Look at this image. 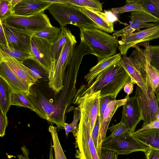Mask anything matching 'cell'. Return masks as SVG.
<instances>
[{"mask_svg":"<svg viewBox=\"0 0 159 159\" xmlns=\"http://www.w3.org/2000/svg\"><path fill=\"white\" fill-rule=\"evenodd\" d=\"M82 39L96 56L98 61L116 54L118 38L98 29L79 28Z\"/></svg>","mask_w":159,"mask_h":159,"instance_id":"3","label":"cell"},{"mask_svg":"<svg viewBox=\"0 0 159 159\" xmlns=\"http://www.w3.org/2000/svg\"><path fill=\"white\" fill-rule=\"evenodd\" d=\"M8 46L31 54V39L34 32L16 28L2 23Z\"/></svg>","mask_w":159,"mask_h":159,"instance_id":"12","label":"cell"},{"mask_svg":"<svg viewBox=\"0 0 159 159\" xmlns=\"http://www.w3.org/2000/svg\"><path fill=\"white\" fill-rule=\"evenodd\" d=\"M77 41L71 33L63 46L51 75L48 77V84L56 94L62 89L66 69L72 57Z\"/></svg>","mask_w":159,"mask_h":159,"instance_id":"6","label":"cell"},{"mask_svg":"<svg viewBox=\"0 0 159 159\" xmlns=\"http://www.w3.org/2000/svg\"><path fill=\"white\" fill-rule=\"evenodd\" d=\"M53 3L43 0H20L14 7L13 15L23 16L43 12Z\"/></svg>","mask_w":159,"mask_h":159,"instance_id":"16","label":"cell"},{"mask_svg":"<svg viewBox=\"0 0 159 159\" xmlns=\"http://www.w3.org/2000/svg\"><path fill=\"white\" fill-rule=\"evenodd\" d=\"M81 116V111L78 107L74 111L73 119L72 122L70 124L65 123L64 124V129H65L66 135L67 137L69 132H72L74 137L75 136L77 130V125L80 120Z\"/></svg>","mask_w":159,"mask_h":159,"instance_id":"35","label":"cell"},{"mask_svg":"<svg viewBox=\"0 0 159 159\" xmlns=\"http://www.w3.org/2000/svg\"><path fill=\"white\" fill-rule=\"evenodd\" d=\"M0 77L9 86L12 92L21 93L28 96L30 88L13 72L4 61L0 60Z\"/></svg>","mask_w":159,"mask_h":159,"instance_id":"17","label":"cell"},{"mask_svg":"<svg viewBox=\"0 0 159 159\" xmlns=\"http://www.w3.org/2000/svg\"><path fill=\"white\" fill-rule=\"evenodd\" d=\"M93 53L84 41L80 39L79 44L75 46L73 54L66 69L63 81V87L60 96L54 104L60 121L64 125L67 109L72 103L76 95V84L78 72L83 58L86 54Z\"/></svg>","mask_w":159,"mask_h":159,"instance_id":"1","label":"cell"},{"mask_svg":"<svg viewBox=\"0 0 159 159\" xmlns=\"http://www.w3.org/2000/svg\"><path fill=\"white\" fill-rule=\"evenodd\" d=\"M150 64L159 72V45L149 46Z\"/></svg>","mask_w":159,"mask_h":159,"instance_id":"38","label":"cell"},{"mask_svg":"<svg viewBox=\"0 0 159 159\" xmlns=\"http://www.w3.org/2000/svg\"><path fill=\"white\" fill-rule=\"evenodd\" d=\"M11 0L0 1V20L2 22L13 14Z\"/></svg>","mask_w":159,"mask_h":159,"instance_id":"37","label":"cell"},{"mask_svg":"<svg viewBox=\"0 0 159 159\" xmlns=\"http://www.w3.org/2000/svg\"><path fill=\"white\" fill-rule=\"evenodd\" d=\"M120 62L130 76L131 83L136 84L143 89H146V82L133 58L130 57L122 56Z\"/></svg>","mask_w":159,"mask_h":159,"instance_id":"20","label":"cell"},{"mask_svg":"<svg viewBox=\"0 0 159 159\" xmlns=\"http://www.w3.org/2000/svg\"><path fill=\"white\" fill-rule=\"evenodd\" d=\"M146 159H159V150L150 148L144 152Z\"/></svg>","mask_w":159,"mask_h":159,"instance_id":"42","label":"cell"},{"mask_svg":"<svg viewBox=\"0 0 159 159\" xmlns=\"http://www.w3.org/2000/svg\"><path fill=\"white\" fill-rule=\"evenodd\" d=\"M53 146L52 145V143L51 140V143L50 146V152H49V159H54L53 156Z\"/></svg>","mask_w":159,"mask_h":159,"instance_id":"48","label":"cell"},{"mask_svg":"<svg viewBox=\"0 0 159 159\" xmlns=\"http://www.w3.org/2000/svg\"><path fill=\"white\" fill-rule=\"evenodd\" d=\"M20 1V0H11V3L13 8Z\"/></svg>","mask_w":159,"mask_h":159,"instance_id":"49","label":"cell"},{"mask_svg":"<svg viewBox=\"0 0 159 159\" xmlns=\"http://www.w3.org/2000/svg\"><path fill=\"white\" fill-rule=\"evenodd\" d=\"M100 127V116H98L91 133V137L93 141L99 159L102 149V142L99 138Z\"/></svg>","mask_w":159,"mask_h":159,"instance_id":"34","label":"cell"},{"mask_svg":"<svg viewBox=\"0 0 159 159\" xmlns=\"http://www.w3.org/2000/svg\"><path fill=\"white\" fill-rule=\"evenodd\" d=\"M102 148L112 150L119 155H128L131 153L142 151L144 152L150 148L130 134L126 136L102 141Z\"/></svg>","mask_w":159,"mask_h":159,"instance_id":"11","label":"cell"},{"mask_svg":"<svg viewBox=\"0 0 159 159\" xmlns=\"http://www.w3.org/2000/svg\"><path fill=\"white\" fill-rule=\"evenodd\" d=\"M79 8L81 12L98 25L101 30L109 33L115 31L113 22L104 13L87 8Z\"/></svg>","mask_w":159,"mask_h":159,"instance_id":"21","label":"cell"},{"mask_svg":"<svg viewBox=\"0 0 159 159\" xmlns=\"http://www.w3.org/2000/svg\"><path fill=\"white\" fill-rule=\"evenodd\" d=\"M12 92L11 88L0 77V108L6 114L11 106Z\"/></svg>","mask_w":159,"mask_h":159,"instance_id":"24","label":"cell"},{"mask_svg":"<svg viewBox=\"0 0 159 159\" xmlns=\"http://www.w3.org/2000/svg\"><path fill=\"white\" fill-rule=\"evenodd\" d=\"M61 4H69L80 8H87L99 11H102V4L98 0H61Z\"/></svg>","mask_w":159,"mask_h":159,"instance_id":"26","label":"cell"},{"mask_svg":"<svg viewBox=\"0 0 159 159\" xmlns=\"http://www.w3.org/2000/svg\"><path fill=\"white\" fill-rule=\"evenodd\" d=\"M71 33L69 29L67 28L66 27L62 28L58 38L52 45V50L54 63V69L62 48Z\"/></svg>","mask_w":159,"mask_h":159,"instance_id":"23","label":"cell"},{"mask_svg":"<svg viewBox=\"0 0 159 159\" xmlns=\"http://www.w3.org/2000/svg\"><path fill=\"white\" fill-rule=\"evenodd\" d=\"M158 107H159V105H158Z\"/></svg>","mask_w":159,"mask_h":159,"instance_id":"51","label":"cell"},{"mask_svg":"<svg viewBox=\"0 0 159 159\" xmlns=\"http://www.w3.org/2000/svg\"><path fill=\"white\" fill-rule=\"evenodd\" d=\"M130 22L138 21L143 23L148 22L159 23V19L145 12L141 11H134L131 12L130 15L128 16Z\"/></svg>","mask_w":159,"mask_h":159,"instance_id":"32","label":"cell"},{"mask_svg":"<svg viewBox=\"0 0 159 159\" xmlns=\"http://www.w3.org/2000/svg\"><path fill=\"white\" fill-rule=\"evenodd\" d=\"M131 135L150 148L159 150V129L142 131Z\"/></svg>","mask_w":159,"mask_h":159,"instance_id":"22","label":"cell"},{"mask_svg":"<svg viewBox=\"0 0 159 159\" xmlns=\"http://www.w3.org/2000/svg\"><path fill=\"white\" fill-rule=\"evenodd\" d=\"M128 159V158H127V159Z\"/></svg>","mask_w":159,"mask_h":159,"instance_id":"52","label":"cell"},{"mask_svg":"<svg viewBox=\"0 0 159 159\" xmlns=\"http://www.w3.org/2000/svg\"><path fill=\"white\" fill-rule=\"evenodd\" d=\"M116 100V98L111 96L101 97L100 102V121L101 120L107 104L111 101Z\"/></svg>","mask_w":159,"mask_h":159,"instance_id":"40","label":"cell"},{"mask_svg":"<svg viewBox=\"0 0 159 159\" xmlns=\"http://www.w3.org/2000/svg\"><path fill=\"white\" fill-rule=\"evenodd\" d=\"M118 155L112 150L102 148L99 159H118Z\"/></svg>","mask_w":159,"mask_h":159,"instance_id":"41","label":"cell"},{"mask_svg":"<svg viewBox=\"0 0 159 159\" xmlns=\"http://www.w3.org/2000/svg\"><path fill=\"white\" fill-rule=\"evenodd\" d=\"M126 2V4L124 6L112 8L111 10L114 13L118 14L134 11H141L146 12L141 5L135 2V0H127Z\"/></svg>","mask_w":159,"mask_h":159,"instance_id":"33","label":"cell"},{"mask_svg":"<svg viewBox=\"0 0 159 159\" xmlns=\"http://www.w3.org/2000/svg\"><path fill=\"white\" fill-rule=\"evenodd\" d=\"M147 75L146 89H143L137 85L134 97L143 121L142 127L159 119V109L157 98Z\"/></svg>","mask_w":159,"mask_h":159,"instance_id":"7","label":"cell"},{"mask_svg":"<svg viewBox=\"0 0 159 159\" xmlns=\"http://www.w3.org/2000/svg\"><path fill=\"white\" fill-rule=\"evenodd\" d=\"M27 96L34 107L32 111L42 118L55 124L58 128L64 129L54 103L51 102L39 91L33 89L32 86Z\"/></svg>","mask_w":159,"mask_h":159,"instance_id":"8","label":"cell"},{"mask_svg":"<svg viewBox=\"0 0 159 159\" xmlns=\"http://www.w3.org/2000/svg\"><path fill=\"white\" fill-rule=\"evenodd\" d=\"M108 129L110 130L111 134L106 138L107 139L125 136L131 134L126 125L121 121L117 124L112 125L108 127Z\"/></svg>","mask_w":159,"mask_h":159,"instance_id":"31","label":"cell"},{"mask_svg":"<svg viewBox=\"0 0 159 159\" xmlns=\"http://www.w3.org/2000/svg\"><path fill=\"white\" fill-rule=\"evenodd\" d=\"M2 23L34 32L53 26L49 18L44 12L28 16L12 15Z\"/></svg>","mask_w":159,"mask_h":159,"instance_id":"9","label":"cell"},{"mask_svg":"<svg viewBox=\"0 0 159 159\" xmlns=\"http://www.w3.org/2000/svg\"><path fill=\"white\" fill-rule=\"evenodd\" d=\"M159 129V119L151 122L146 126L142 127L141 129H138L134 133H137L143 130L152 129Z\"/></svg>","mask_w":159,"mask_h":159,"instance_id":"43","label":"cell"},{"mask_svg":"<svg viewBox=\"0 0 159 159\" xmlns=\"http://www.w3.org/2000/svg\"><path fill=\"white\" fill-rule=\"evenodd\" d=\"M142 118L140 109L134 97H128L123 106L121 121L123 123L131 133L134 132Z\"/></svg>","mask_w":159,"mask_h":159,"instance_id":"15","label":"cell"},{"mask_svg":"<svg viewBox=\"0 0 159 159\" xmlns=\"http://www.w3.org/2000/svg\"><path fill=\"white\" fill-rule=\"evenodd\" d=\"M0 60L4 61L16 76L30 87L34 85L38 79L31 70L16 59L0 49Z\"/></svg>","mask_w":159,"mask_h":159,"instance_id":"14","label":"cell"},{"mask_svg":"<svg viewBox=\"0 0 159 159\" xmlns=\"http://www.w3.org/2000/svg\"><path fill=\"white\" fill-rule=\"evenodd\" d=\"M21 149L23 153V155H18L17 156L19 159H30L28 157V155L29 154V151L28 149L25 146H22Z\"/></svg>","mask_w":159,"mask_h":159,"instance_id":"45","label":"cell"},{"mask_svg":"<svg viewBox=\"0 0 159 159\" xmlns=\"http://www.w3.org/2000/svg\"><path fill=\"white\" fill-rule=\"evenodd\" d=\"M134 84L130 82L126 84L124 87V91L127 94L129 95L132 92Z\"/></svg>","mask_w":159,"mask_h":159,"instance_id":"46","label":"cell"},{"mask_svg":"<svg viewBox=\"0 0 159 159\" xmlns=\"http://www.w3.org/2000/svg\"><path fill=\"white\" fill-rule=\"evenodd\" d=\"M159 25L156 23H143L138 21L130 22L129 25L123 29L115 31L112 36L116 37H122L133 33L135 30L143 28L153 27Z\"/></svg>","mask_w":159,"mask_h":159,"instance_id":"25","label":"cell"},{"mask_svg":"<svg viewBox=\"0 0 159 159\" xmlns=\"http://www.w3.org/2000/svg\"><path fill=\"white\" fill-rule=\"evenodd\" d=\"M81 111V118L77 127L75 136V158L79 159H99L91 137L90 123L83 109L78 106Z\"/></svg>","mask_w":159,"mask_h":159,"instance_id":"5","label":"cell"},{"mask_svg":"<svg viewBox=\"0 0 159 159\" xmlns=\"http://www.w3.org/2000/svg\"><path fill=\"white\" fill-rule=\"evenodd\" d=\"M121 58V55L119 53L98 61L97 64L92 67L84 76V79L87 83L86 86L84 85L85 86L89 87L98 75L119 62Z\"/></svg>","mask_w":159,"mask_h":159,"instance_id":"18","label":"cell"},{"mask_svg":"<svg viewBox=\"0 0 159 159\" xmlns=\"http://www.w3.org/2000/svg\"><path fill=\"white\" fill-rule=\"evenodd\" d=\"M131 82L129 75L120 62L98 75L91 85H81L76 95L93 93L100 91L101 97L111 96L116 98L127 84Z\"/></svg>","mask_w":159,"mask_h":159,"instance_id":"2","label":"cell"},{"mask_svg":"<svg viewBox=\"0 0 159 159\" xmlns=\"http://www.w3.org/2000/svg\"><path fill=\"white\" fill-rule=\"evenodd\" d=\"M129 95L127 94L125 97L122 99L111 101L107 104L100 121L99 138L102 142L106 137V133L108 125L113 115L119 107L126 103Z\"/></svg>","mask_w":159,"mask_h":159,"instance_id":"19","label":"cell"},{"mask_svg":"<svg viewBox=\"0 0 159 159\" xmlns=\"http://www.w3.org/2000/svg\"><path fill=\"white\" fill-rule=\"evenodd\" d=\"M157 39H159V25L122 37L118 48L122 56H126L129 49L133 46Z\"/></svg>","mask_w":159,"mask_h":159,"instance_id":"13","label":"cell"},{"mask_svg":"<svg viewBox=\"0 0 159 159\" xmlns=\"http://www.w3.org/2000/svg\"><path fill=\"white\" fill-rule=\"evenodd\" d=\"M53 45L33 35L31 38V58L43 67L48 73V77L52 74L54 67L52 50Z\"/></svg>","mask_w":159,"mask_h":159,"instance_id":"10","label":"cell"},{"mask_svg":"<svg viewBox=\"0 0 159 159\" xmlns=\"http://www.w3.org/2000/svg\"><path fill=\"white\" fill-rule=\"evenodd\" d=\"M155 1L159 11V0H155Z\"/></svg>","mask_w":159,"mask_h":159,"instance_id":"50","label":"cell"},{"mask_svg":"<svg viewBox=\"0 0 159 159\" xmlns=\"http://www.w3.org/2000/svg\"><path fill=\"white\" fill-rule=\"evenodd\" d=\"M0 136L2 137L5 134L6 129L8 125V120L6 114L0 108Z\"/></svg>","mask_w":159,"mask_h":159,"instance_id":"39","label":"cell"},{"mask_svg":"<svg viewBox=\"0 0 159 159\" xmlns=\"http://www.w3.org/2000/svg\"><path fill=\"white\" fill-rule=\"evenodd\" d=\"M48 130L52 138L55 159H67L62 150L58 138L57 127L50 125L49 127Z\"/></svg>","mask_w":159,"mask_h":159,"instance_id":"28","label":"cell"},{"mask_svg":"<svg viewBox=\"0 0 159 159\" xmlns=\"http://www.w3.org/2000/svg\"><path fill=\"white\" fill-rule=\"evenodd\" d=\"M61 30L60 28L53 26L44 30L34 32L33 35L48 41L53 44L58 38Z\"/></svg>","mask_w":159,"mask_h":159,"instance_id":"27","label":"cell"},{"mask_svg":"<svg viewBox=\"0 0 159 159\" xmlns=\"http://www.w3.org/2000/svg\"><path fill=\"white\" fill-rule=\"evenodd\" d=\"M11 105L27 107L31 110L34 108L33 105L26 95L16 92H12Z\"/></svg>","mask_w":159,"mask_h":159,"instance_id":"30","label":"cell"},{"mask_svg":"<svg viewBox=\"0 0 159 159\" xmlns=\"http://www.w3.org/2000/svg\"><path fill=\"white\" fill-rule=\"evenodd\" d=\"M0 49L21 62L25 60L32 57L31 54L28 52L11 48L1 43Z\"/></svg>","mask_w":159,"mask_h":159,"instance_id":"29","label":"cell"},{"mask_svg":"<svg viewBox=\"0 0 159 159\" xmlns=\"http://www.w3.org/2000/svg\"><path fill=\"white\" fill-rule=\"evenodd\" d=\"M135 1L141 5L146 13L159 19V11L155 0H137Z\"/></svg>","mask_w":159,"mask_h":159,"instance_id":"36","label":"cell"},{"mask_svg":"<svg viewBox=\"0 0 159 159\" xmlns=\"http://www.w3.org/2000/svg\"><path fill=\"white\" fill-rule=\"evenodd\" d=\"M0 43L6 46H8L7 42L2 23L1 21L0 22Z\"/></svg>","mask_w":159,"mask_h":159,"instance_id":"44","label":"cell"},{"mask_svg":"<svg viewBox=\"0 0 159 159\" xmlns=\"http://www.w3.org/2000/svg\"><path fill=\"white\" fill-rule=\"evenodd\" d=\"M47 9L58 22L61 29L70 24L79 28L100 30L92 20L80 10L78 7L71 5L57 3L52 4Z\"/></svg>","mask_w":159,"mask_h":159,"instance_id":"4","label":"cell"},{"mask_svg":"<svg viewBox=\"0 0 159 159\" xmlns=\"http://www.w3.org/2000/svg\"><path fill=\"white\" fill-rule=\"evenodd\" d=\"M155 93L156 94L157 99L158 103L159 102V83L155 90Z\"/></svg>","mask_w":159,"mask_h":159,"instance_id":"47","label":"cell"}]
</instances>
